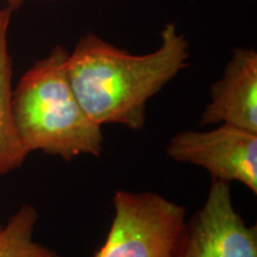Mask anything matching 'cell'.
Wrapping results in <instances>:
<instances>
[{
    "mask_svg": "<svg viewBox=\"0 0 257 257\" xmlns=\"http://www.w3.org/2000/svg\"><path fill=\"white\" fill-rule=\"evenodd\" d=\"M114 216L94 257H172L186 221L182 205L154 192L117 191Z\"/></svg>",
    "mask_w": 257,
    "mask_h": 257,
    "instance_id": "cell-3",
    "label": "cell"
},
{
    "mask_svg": "<svg viewBox=\"0 0 257 257\" xmlns=\"http://www.w3.org/2000/svg\"><path fill=\"white\" fill-rule=\"evenodd\" d=\"M37 220L36 208L22 205L0 230V257H63L35 240Z\"/></svg>",
    "mask_w": 257,
    "mask_h": 257,
    "instance_id": "cell-8",
    "label": "cell"
},
{
    "mask_svg": "<svg viewBox=\"0 0 257 257\" xmlns=\"http://www.w3.org/2000/svg\"><path fill=\"white\" fill-rule=\"evenodd\" d=\"M68 55L66 48L54 47L12 89V118L28 155L42 152L67 162L81 155H101V125L83 110L70 86L66 70Z\"/></svg>",
    "mask_w": 257,
    "mask_h": 257,
    "instance_id": "cell-2",
    "label": "cell"
},
{
    "mask_svg": "<svg viewBox=\"0 0 257 257\" xmlns=\"http://www.w3.org/2000/svg\"><path fill=\"white\" fill-rule=\"evenodd\" d=\"M211 100L200 117L201 126L227 124L257 134V53L234 48L219 80L212 83Z\"/></svg>",
    "mask_w": 257,
    "mask_h": 257,
    "instance_id": "cell-6",
    "label": "cell"
},
{
    "mask_svg": "<svg viewBox=\"0 0 257 257\" xmlns=\"http://www.w3.org/2000/svg\"><path fill=\"white\" fill-rule=\"evenodd\" d=\"M166 153L176 162L206 169L212 180L239 182L257 194V134L227 124L182 131L170 138Z\"/></svg>",
    "mask_w": 257,
    "mask_h": 257,
    "instance_id": "cell-5",
    "label": "cell"
},
{
    "mask_svg": "<svg viewBox=\"0 0 257 257\" xmlns=\"http://www.w3.org/2000/svg\"><path fill=\"white\" fill-rule=\"evenodd\" d=\"M8 2L9 9H11L12 11H15V10H17L19 6L24 3V0H6ZM46 2H56V0H46Z\"/></svg>",
    "mask_w": 257,
    "mask_h": 257,
    "instance_id": "cell-9",
    "label": "cell"
},
{
    "mask_svg": "<svg viewBox=\"0 0 257 257\" xmlns=\"http://www.w3.org/2000/svg\"><path fill=\"white\" fill-rule=\"evenodd\" d=\"M4 12H5V9H0V21H2L3 16H4Z\"/></svg>",
    "mask_w": 257,
    "mask_h": 257,
    "instance_id": "cell-10",
    "label": "cell"
},
{
    "mask_svg": "<svg viewBox=\"0 0 257 257\" xmlns=\"http://www.w3.org/2000/svg\"><path fill=\"white\" fill-rule=\"evenodd\" d=\"M12 10L6 8L0 21V178L23 166L28 154L22 147L11 111L12 59L8 32Z\"/></svg>",
    "mask_w": 257,
    "mask_h": 257,
    "instance_id": "cell-7",
    "label": "cell"
},
{
    "mask_svg": "<svg viewBox=\"0 0 257 257\" xmlns=\"http://www.w3.org/2000/svg\"><path fill=\"white\" fill-rule=\"evenodd\" d=\"M189 43L176 24L161 32V46L134 55L93 32L80 38L66 62L70 86L96 124L142 130L148 102L188 66Z\"/></svg>",
    "mask_w": 257,
    "mask_h": 257,
    "instance_id": "cell-1",
    "label": "cell"
},
{
    "mask_svg": "<svg viewBox=\"0 0 257 257\" xmlns=\"http://www.w3.org/2000/svg\"><path fill=\"white\" fill-rule=\"evenodd\" d=\"M172 257H257V226L234 208L231 185L212 180L201 208L186 219Z\"/></svg>",
    "mask_w": 257,
    "mask_h": 257,
    "instance_id": "cell-4",
    "label": "cell"
},
{
    "mask_svg": "<svg viewBox=\"0 0 257 257\" xmlns=\"http://www.w3.org/2000/svg\"><path fill=\"white\" fill-rule=\"evenodd\" d=\"M2 227H3V225H0V230H2Z\"/></svg>",
    "mask_w": 257,
    "mask_h": 257,
    "instance_id": "cell-11",
    "label": "cell"
}]
</instances>
